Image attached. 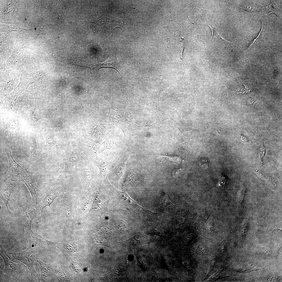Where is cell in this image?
<instances>
[{"instance_id":"obj_1","label":"cell","mask_w":282,"mask_h":282,"mask_svg":"<svg viewBox=\"0 0 282 282\" xmlns=\"http://www.w3.org/2000/svg\"><path fill=\"white\" fill-rule=\"evenodd\" d=\"M40 246H35L32 244H29L28 248L20 252H8L7 254L11 259L18 260L25 265L28 268L31 279H37L38 275L34 267V262L36 254Z\"/></svg>"},{"instance_id":"obj_2","label":"cell","mask_w":282,"mask_h":282,"mask_svg":"<svg viewBox=\"0 0 282 282\" xmlns=\"http://www.w3.org/2000/svg\"><path fill=\"white\" fill-rule=\"evenodd\" d=\"M0 255L3 259L5 264V268L3 272L9 276L18 278L21 277L24 271V268L20 263L16 264L13 262L9 258L6 252L1 246Z\"/></svg>"},{"instance_id":"obj_3","label":"cell","mask_w":282,"mask_h":282,"mask_svg":"<svg viewBox=\"0 0 282 282\" xmlns=\"http://www.w3.org/2000/svg\"><path fill=\"white\" fill-rule=\"evenodd\" d=\"M9 164L8 172L5 175L2 182L5 181L13 177H19L29 173L26 169L24 168L18 164L13 158L9 146L5 148Z\"/></svg>"},{"instance_id":"obj_4","label":"cell","mask_w":282,"mask_h":282,"mask_svg":"<svg viewBox=\"0 0 282 282\" xmlns=\"http://www.w3.org/2000/svg\"><path fill=\"white\" fill-rule=\"evenodd\" d=\"M25 233L29 244H32L31 239L34 233L31 229V224L36 214L37 209L26 204L22 206Z\"/></svg>"},{"instance_id":"obj_5","label":"cell","mask_w":282,"mask_h":282,"mask_svg":"<svg viewBox=\"0 0 282 282\" xmlns=\"http://www.w3.org/2000/svg\"><path fill=\"white\" fill-rule=\"evenodd\" d=\"M19 180L25 184L31 193L32 202L37 204L40 196V190L37 185L34 177L31 172L19 177Z\"/></svg>"},{"instance_id":"obj_6","label":"cell","mask_w":282,"mask_h":282,"mask_svg":"<svg viewBox=\"0 0 282 282\" xmlns=\"http://www.w3.org/2000/svg\"><path fill=\"white\" fill-rule=\"evenodd\" d=\"M19 180L11 179L10 180L1 182L0 185V198L3 201L9 213L12 216V213L8 207V203L11 191L13 189L19 184Z\"/></svg>"},{"instance_id":"obj_7","label":"cell","mask_w":282,"mask_h":282,"mask_svg":"<svg viewBox=\"0 0 282 282\" xmlns=\"http://www.w3.org/2000/svg\"><path fill=\"white\" fill-rule=\"evenodd\" d=\"M79 66L85 68H89L90 69V72L93 74L98 70L102 68H110L114 69L117 71L121 77L120 72L119 64L118 62L115 54L114 53L107 61L103 63L93 64L87 66Z\"/></svg>"},{"instance_id":"obj_8","label":"cell","mask_w":282,"mask_h":282,"mask_svg":"<svg viewBox=\"0 0 282 282\" xmlns=\"http://www.w3.org/2000/svg\"><path fill=\"white\" fill-rule=\"evenodd\" d=\"M157 208L163 211L172 210L178 206L171 202L167 196L165 191H162L157 202Z\"/></svg>"},{"instance_id":"obj_9","label":"cell","mask_w":282,"mask_h":282,"mask_svg":"<svg viewBox=\"0 0 282 282\" xmlns=\"http://www.w3.org/2000/svg\"><path fill=\"white\" fill-rule=\"evenodd\" d=\"M46 195L45 198L39 204L38 208L41 211V215L40 220L38 223H41L43 211L47 206H50L56 198L58 197V196L56 192L53 190H47L45 192Z\"/></svg>"},{"instance_id":"obj_10","label":"cell","mask_w":282,"mask_h":282,"mask_svg":"<svg viewBox=\"0 0 282 282\" xmlns=\"http://www.w3.org/2000/svg\"><path fill=\"white\" fill-rule=\"evenodd\" d=\"M79 156L77 153L74 151L73 152L70 158L67 161L64 162L65 165V167L59 178H61L65 176L79 161Z\"/></svg>"},{"instance_id":"obj_11","label":"cell","mask_w":282,"mask_h":282,"mask_svg":"<svg viewBox=\"0 0 282 282\" xmlns=\"http://www.w3.org/2000/svg\"><path fill=\"white\" fill-rule=\"evenodd\" d=\"M36 262L40 265L41 275L39 279V281H48L50 272L51 268L50 265L43 263L38 258H37Z\"/></svg>"},{"instance_id":"obj_12","label":"cell","mask_w":282,"mask_h":282,"mask_svg":"<svg viewBox=\"0 0 282 282\" xmlns=\"http://www.w3.org/2000/svg\"><path fill=\"white\" fill-rule=\"evenodd\" d=\"M263 9L269 14L273 13L278 16H280V14L279 9L274 1H271L270 4L268 6L263 7Z\"/></svg>"},{"instance_id":"obj_13","label":"cell","mask_w":282,"mask_h":282,"mask_svg":"<svg viewBox=\"0 0 282 282\" xmlns=\"http://www.w3.org/2000/svg\"><path fill=\"white\" fill-rule=\"evenodd\" d=\"M92 242L96 245L106 246L107 242L102 238L96 235H93L91 238Z\"/></svg>"},{"instance_id":"obj_14","label":"cell","mask_w":282,"mask_h":282,"mask_svg":"<svg viewBox=\"0 0 282 282\" xmlns=\"http://www.w3.org/2000/svg\"><path fill=\"white\" fill-rule=\"evenodd\" d=\"M127 179V181L132 186H136L140 183V179L136 175L132 174Z\"/></svg>"},{"instance_id":"obj_15","label":"cell","mask_w":282,"mask_h":282,"mask_svg":"<svg viewBox=\"0 0 282 282\" xmlns=\"http://www.w3.org/2000/svg\"><path fill=\"white\" fill-rule=\"evenodd\" d=\"M105 202L103 199L98 198L96 200L94 204V208L96 210H100L103 208L105 206Z\"/></svg>"},{"instance_id":"obj_16","label":"cell","mask_w":282,"mask_h":282,"mask_svg":"<svg viewBox=\"0 0 282 282\" xmlns=\"http://www.w3.org/2000/svg\"><path fill=\"white\" fill-rule=\"evenodd\" d=\"M208 26L209 27V28H210L212 32V36L211 38V39H215L216 40H218L223 41L227 43H230L223 38L220 36V34H219L218 33V32L216 30V29L215 28L211 26Z\"/></svg>"},{"instance_id":"obj_17","label":"cell","mask_w":282,"mask_h":282,"mask_svg":"<svg viewBox=\"0 0 282 282\" xmlns=\"http://www.w3.org/2000/svg\"><path fill=\"white\" fill-rule=\"evenodd\" d=\"M261 22L262 23V27L261 31L257 37L249 44V47H252L254 44L260 39V38H262L266 33L265 26L263 24V22Z\"/></svg>"},{"instance_id":"obj_18","label":"cell","mask_w":282,"mask_h":282,"mask_svg":"<svg viewBox=\"0 0 282 282\" xmlns=\"http://www.w3.org/2000/svg\"><path fill=\"white\" fill-rule=\"evenodd\" d=\"M125 160L122 162L117 167L116 170V173L118 176H121L124 173L125 169Z\"/></svg>"},{"instance_id":"obj_19","label":"cell","mask_w":282,"mask_h":282,"mask_svg":"<svg viewBox=\"0 0 282 282\" xmlns=\"http://www.w3.org/2000/svg\"><path fill=\"white\" fill-rule=\"evenodd\" d=\"M100 231L107 234H110V230L108 228L104 227H102L99 229Z\"/></svg>"},{"instance_id":"obj_20","label":"cell","mask_w":282,"mask_h":282,"mask_svg":"<svg viewBox=\"0 0 282 282\" xmlns=\"http://www.w3.org/2000/svg\"><path fill=\"white\" fill-rule=\"evenodd\" d=\"M152 108L154 110H155L156 111L163 112V111H162L160 108L159 107V106H158V104H157V103L155 102L153 104V106H152Z\"/></svg>"},{"instance_id":"obj_21","label":"cell","mask_w":282,"mask_h":282,"mask_svg":"<svg viewBox=\"0 0 282 282\" xmlns=\"http://www.w3.org/2000/svg\"><path fill=\"white\" fill-rule=\"evenodd\" d=\"M240 140L239 141L243 142L244 143H245L247 141V139L243 135L240 136Z\"/></svg>"},{"instance_id":"obj_22","label":"cell","mask_w":282,"mask_h":282,"mask_svg":"<svg viewBox=\"0 0 282 282\" xmlns=\"http://www.w3.org/2000/svg\"><path fill=\"white\" fill-rule=\"evenodd\" d=\"M155 238H157V236H155Z\"/></svg>"}]
</instances>
